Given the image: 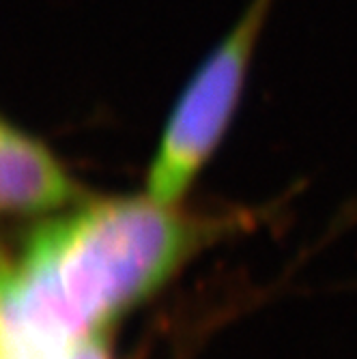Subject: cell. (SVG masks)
<instances>
[{"label": "cell", "instance_id": "1", "mask_svg": "<svg viewBox=\"0 0 357 359\" xmlns=\"http://www.w3.org/2000/svg\"><path fill=\"white\" fill-rule=\"evenodd\" d=\"M224 226L149 194L93 203L35 231L15 260L0 256V286L30 334L62 359L164 286Z\"/></svg>", "mask_w": 357, "mask_h": 359}, {"label": "cell", "instance_id": "2", "mask_svg": "<svg viewBox=\"0 0 357 359\" xmlns=\"http://www.w3.org/2000/svg\"><path fill=\"white\" fill-rule=\"evenodd\" d=\"M271 7L274 0H250L179 93L149 170L153 201L177 205L217 151L239 110Z\"/></svg>", "mask_w": 357, "mask_h": 359}, {"label": "cell", "instance_id": "3", "mask_svg": "<svg viewBox=\"0 0 357 359\" xmlns=\"http://www.w3.org/2000/svg\"><path fill=\"white\" fill-rule=\"evenodd\" d=\"M78 185L37 140L0 121V215H37L74 205Z\"/></svg>", "mask_w": 357, "mask_h": 359}, {"label": "cell", "instance_id": "4", "mask_svg": "<svg viewBox=\"0 0 357 359\" xmlns=\"http://www.w3.org/2000/svg\"><path fill=\"white\" fill-rule=\"evenodd\" d=\"M62 359H110V353H108L104 336L97 334L78 342Z\"/></svg>", "mask_w": 357, "mask_h": 359}]
</instances>
